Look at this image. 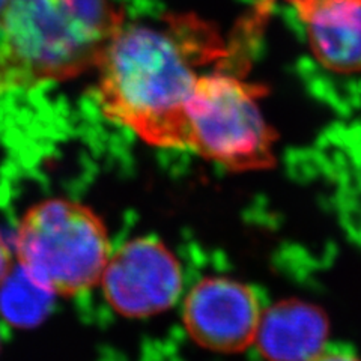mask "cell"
<instances>
[{"label": "cell", "instance_id": "6", "mask_svg": "<svg viewBox=\"0 0 361 361\" xmlns=\"http://www.w3.org/2000/svg\"><path fill=\"white\" fill-rule=\"evenodd\" d=\"M261 304L244 283L228 277H207L188 292L183 321L190 337L216 353H240L255 343Z\"/></svg>", "mask_w": 361, "mask_h": 361}, {"label": "cell", "instance_id": "12", "mask_svg": "<svg viewBox=\"0 0 361 361\" xmlns=\"http://www.w3.org/2000/svg\"><path fill=\"white\" fill-rule=\"evenodd\" d=\"M288 2H290L293 6H295L300 17H302L304 14L307 13L309 9H312L313 6L325 2V0H288Z\"/></svg>", "mask_w": 361, "mask_h": 361}, {"label": "cell", "instance_id": "8", "mask_svg": "<svg viewBox=\"0 0 361 361\" xmlns=\"http://www.w3.org/2000/svg\"><path fill=\"white\" fill-rule=\"evenodd\" d=\"M312 53L329 71H361V0H325L302 17Z\"/></svg>", "mask_w": 361, "mask_h": 361}, {"label": "cell", "instance_id": "9", "mask_svg": "<svg viewBox=\"0 0 361 361\" xmlns=\"http://www.w3.org/2000/svg\"><path fill=\"white\" fill-rule=\"evenodd\" d=\"M54 293L33 280L25 268L13 267L0 285V314L20 329L39 325L50 313Z\"/></svg>", "mask_w": 361, "mask_h": 361}, {"label": "cell", "instance_id": "3", "mask_svg": "<svg viewBox=\"0 0 361 361\" xmlns=\"http://www.w3.org/2000/svg\"><path fill=\"white\" fill-rule=\"evenodd\" d=\"M16 255L39 285L54 295L71 297L99 283L111 247L95 211L74 200L47 199L23 216Z\"/></svg>", "mask_w": 361, "mask_h": 361}, {"label": "cell", "instance_id": "1", "mask_svg": "<svg viewBox=\"0 0 361 361\" xmlns=\"http://www.w3.org/2000/svg\"><path fill=\"white\" fill-rule=\"evenodd\" d=\"M216 49L205 25L190 16L123 23L95 68L101 111L145 143L185 149L187 103L199 66Z\"/></svg>", "mask_w": 361, "mask_h": 361}, {"label": "cell", "instance_id": "2", "mask_svg": "<svg viewBox=\"0 0 361 361\" xmlns=\"http://www.w3.org/2000/svg\"><path fill=\"white\" fill-rule=\"evenodd\" d=\"M123 23L115 0H4L0 95L95 70Z\"/></svg>", "mask_w": 361, "mask_h": 361}, {"label": "cell", "instance_id": "4", "mask_svg": "<svg viewBox=\"0 0 361 361\" xmlns=\"http://www.w3.org/2000/svg\"><path fill=\"white\" fill-rule=\"evenodd\" d=\"M273 143L253 86L221 73L199 75L185 109V149L245 171L273 164Z\"/></svg>", "mask_w": 361, "mask_h": 361}, {"label": "cell", "instance_id": "13", "mask_svg": "<svg viewBox=\"0 0 361 361\" xmlns=\"http://www.w3.org/2000/svg\"><path fill=\"white\" fill-rule=\"evenodd\" d=\"M2 2H4V0H0V5H2Z\"/></svg>", "mask_w": 361, "mask_h": 361}, {"label": "cell", "instance_id": "10", "mask_svg": "<svg viewBox=\"0 0 361 361\" xmlns=\"http://www.w3.org/2000/svg\"><path fill=\"white\" fill-rule=\"evenodd\" d=\"M13 255H11L9 247L2 233H0V285L4 283V280L9 274V271L13 269Z\"/></svg>", "mask_w": 361, "mask_h": 361}, {"label": "cell", "instance_id": "11", "mask_svg": "<svg viewBox=\"0 0 361 361\" xmlns=\"http://www.w3.org/2000/svg\"><path fill=\"white\" fill-rule=\"evenodd\" d=\"M312 361H361L357 355L343 349H324V351Z\"/></svg>", "mask_w": 361, "mask_h": 361}, {"label": "cell", "instance_id": "5", "mask_svg": "<svg viewBox=\"0 0 361 361\" xmlns=\"http://www.w3.org/2000/svg\"><path fill=\"white\" fill-rule=\"evenodd\" d=\"M99 285L119 314L149 318L178 301L183 292V268L163 241L142 236L110 255Z\"/></svg>", "mask_w": 361, "mask_h": 361}, {"label": "cell", "instance_id": "7", "mask_svg": "<svg viewBox=\"0 0 361 361\" xmlns=\"http://www.w3.org/2000/svg\"><path fill=\"white\" fill-rule=\"evenodd\" d=\"M329 321L306 301H281L261 314L255 343L268 361H312L326 345Z\"/></svg>", "mask_w": 361, "mask_h": 361}]
</instances>
